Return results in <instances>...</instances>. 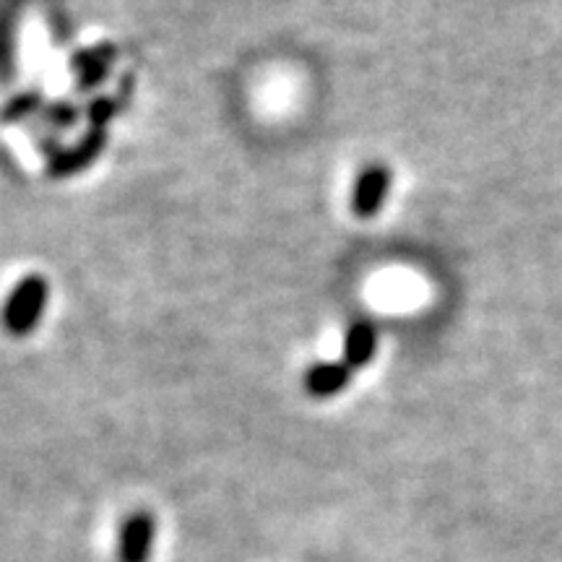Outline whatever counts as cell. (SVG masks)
Returning a JSON list of instances; mask_svg holds the SVG:
<instances>
[{"label": "cell", "mask_w": 562, "mask_h": 562, "mask_svg": "<svg viewBox=\"0 0 562 562\" xmlns=\"http://www.w3.org/2000/svg\"><path fill=\"white\" fill-rule=\"evenodd\" d=\"M378 347V331L375 326L368 321H357L355 326L347 331V339H344V360H347L349 368H364L372 357H375Z\"/></svg>", "instance_id": "obj_6"}, {"label": "cell", "mask_w": 562, "mask_h": 562, "mask_svg": "<svg viewBox=\"0 0 562 562\" xmlns=\"http://www.w3.org/2000/svg\"><path fill=\"white\" fill-rule=\"evenodd\" d=\"M37 108H40V94H34V91H30V94H21L9 104V110H5V121L9 123L19 121V117H26Z\"/></svg>", "instance_id": "obj_8"}, {"label": "cell", "mask_w": 562, "mask_h": 562, "mask_svg": "<svg viewBox=\"0 0 562 562\" xmlns=\"http://www.w3.org/2000/svg\"><path fill=\"white\" fill-rule=\"evenodd\" d=\"M115 102L112 100H97L94 104H91V110H89V117H91V123H94V128H100L102 131V125L110 121L112 115H115Z\"/></svg>", "instance_id": "obj_9"}, {"label": "cell", "mask_w": 562, "mask_h": 562, "mask_svg": "<svg viewBox=\"0 0 562 562\" xmlns=\"http://www.w3.org/2000/svg\"><path fill=\"white\" fill-rule=\"evenodd\" d=\"M351 381V368L347 362H323L305 372V391L315 398L336 396Z\"/></svg>", "instance_id": "obj_5"}, {"label": "cell", "mask_w": 562, "mask_h": 562, "mask_svg": "<svg viewBox=\"0 0 562 562\" xmlns=\"http://www.w3.org/2000/svg\"><path fill=\"white\" fill-rule=\"evenodd\" d=\"M391 188V175L383 165H372L360 175L357 180L355 193H351V211H355L360 220H370L381 211L385 195Z\"/></svg>", "instance_id": "obj_3"}, {"label": "cell", "mask_w": 562, "mask_h": 562, "mask_svg": "<svg viewBox=\"0 0 562 562\" xmlns=\"http://www.w3.org/2000/svg\"><path fill=\"white\" fill-rule=\"evenodd\" d=\"M112 60H115V50H110V47H97V50L76 55L70 68L79 76V89H94L110 74Z\"/></svg>", "instance_id": "obj_7"}, {"label": "cell", "mask_w": 562, "mask_h": 562, "mask_svg": "<svg viewBox=\"0 0 562 562\" xmlns=\"http://www.w3.org/2000/svg\"><path fill=\"white\" fill-rule=\"evenodd\" d=\"M47 305V281L42 277H26L13 290L5 305V326L13 336H26L37 326Z\"/></svg>", "instance_id": "obj_1"}, {"label": "cell", "mask_w": 562, "mask_h": 562, "mask_svg": "<svg viewBox=\"0 0 562 562\" xmlns=\"http://www.w3.org/2000/svg\"><path fill=\"white\" fill-rule=\"evenodd\" d=\"M157 542V518L149 510H133L117 531V562H149Z\"/></svg>", "instance_id": "obj_2"}, {"label": "cell", "mask_w": 562, "mask_h": 562, "mask_svg": "<svg viewBox=\"0 0 562 562\" xmlns=\"http://www.w3.org/2000/svg\"><path fill=\"white\" fill-rule=\"evenodd\" d=\"M102 149H104V133L100 128H94L79 146H76V149L60 151L58 157L50 161V172L55 178H68V175L87 170V165H91V161L100 157Z\"/></svg>", "instance_id": "obj_4"}]
</instances>
